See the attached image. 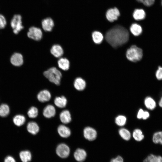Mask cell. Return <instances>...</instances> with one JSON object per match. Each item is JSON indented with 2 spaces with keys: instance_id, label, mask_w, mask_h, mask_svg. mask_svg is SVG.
I'll list each match as a JSON object with an SVG mask.
<instances>
[{
  "instance_id": "obj_32",
  "label": "cell",
  "mask_w": 162,
  "mask_h": 162,
  "mask_svg": "<svg viewBox=\"0 0 162 162\" xmlns=\"http://www.w3.org/2000/svg\"><path fill=\"white\" fill-rule=\"evenodd\" d=\"M27 114L29 117L31 118H35L38 114V109L36 107L32 106L29 109Z\"/></svg>"
},
{
  "instance_id": "obj_24",
  "label": "cell",
  "mask_w": 162,
  "mask_h": 162,
  "mask_svg": "<svg viewBox=\"0 0 162 162\" xmlns=\"http://www.w3.org/2000/svg\"><path fill=\"white\" fill-rule=\"evenodd\" d=\"M143 162H162V157L151 154L144 159Z\"/></svg>"
},
{
  "instance_id": "obj_8",
  "label": "cell",
  "mask_w": 162,
  "mask_h": 162,
  "mask_svg": "<svg viewBox=\"0 0 162 162\" xmlns=\"http://www.w3.org/2000/svg\"><path fill=\"white\" fill-rule=\"evenodd\" d=\"M84 137L88 140L92 141L94 140L96 138L97 133L93 128L88 127L85 128L83 130Z\"/></svg>"
},
{
  "instance_id": "obj_35",
  "label": "cell",
  "mask_w": 162,
  "mask_h": 162,
  "mask_svg": "<svg viewBox=\"0 0 162 162\" xmlns=\"http://www.w3.org/2000/svg\"><path fill=\"white\" fill-rule=\"evenodd\" d=\"M139 2L142 3L144 5L149 6L152 5L154 3L155 0H136Z\"/></svg>"
},
{
  "instance_id": "obj_37",
  "label": "cell",
  "mask_w": 162,
  "mask_h": 162,
  "mask_svg": "<svg viewBox=\"0 0 162 162\" xmlns=\"http://www.w3.org/2000/svg\"><path fill=\"white\" fill-rule=\"evenodd\" d=\"M110 162H124V160L121 156H118L111 159Z\"/></svg>"
},
{
  "instance_id": "obj_36",
  "label": "cell",
  "mask_w": 162,
  "mask_h": 162,
  "mask_svg": "<svg viewBox=\"0 0 162 162\" xmlns=\"http://www.w3.org/2000/svg\"><path fill=\"white\" fill-rule=\"evenodd\" d=\"M155 75L157 79L159 80H162V67H159L156 71Z\"/></svg>"
},
{
  "instance_id": "obj_41",
  "label": "cell",
  "mask_w": 162,
  "mask_h": 162,
  "mask_svg": "<svg viewBox=\"0 0 162 162\" xmlns=\"http://www.w3.org/2000/svg\"><path fill=\"white\" fill-rule=\"evenodd\" d=\"M159 104V106L162 107V97L161 98L160 100Z\"/></svg>"
},
{
  "instance_id": "obj_2",
  "label": "cell",
  "mask_w": 162,
  "mask_h": 162,
  "mask_svg": "<svg viewBox=\"0 0 162 162\" xmlns=\"http://www.w3.org/2000/svg\"><path fill=\"white\" fill-rule=\"evenodd\" d=\"M44 76L50 82L59 85L62 77L61 71L55 67L50 68L44 72Z\"/></svg>"
},
{
  "instance_id": "obj_34",
  "label": "cell",
  "mask_w": 162,
  "mask_h": 162,
  "mask_svg": "<svg viewBox=\"0 0 162 162\" xmlns=\"http://www.w3.org/2000/svg\"><path fill=\"white\" fill-rule=\"evenodd\" d=\"M7 24V21L5 17L0 14V29L4 28Z\"/></svg>"
},
{
  "instance_id": "obj_5",
  "label": "cell",
  "mask_w": 162,
  "mask_h": 162,
  "mask_svg": "<svg viewBox=\"0 0 162 162\" xmlns=\"http://www.w3.org/2000/svg\"><path fill=\"white\" fill-rule=\"evenodd\" d=\"M27 35L29 38L38 41L40 40L42 38L43 33L40 28L32 26L29 29Z\"/></svg>"
},
{
  "instance_id": "obj_10",
  "label": "cell",
  "mask_w": 162,
  "mask_h": 162,
  "mask_svg": "<svg viewBox=\"0 0 162 162\" xmlns=\"http://www.w3.org/2000/svg\"><path fill=\"white\" fill-rule=\"evenodd\" d=\"M50 52L54 57L59 58L62 57L64 53L62 47L58 44L53 45L51 48Z\"/></svg>"
},
{
  "instance_id": "obj_27",
  "label": "cell",
  "mask_w": 162,
  "mask_h": 162,
  "mask_svg": "<svg viewBox=\"0 0 162 162\" xmlns=\"http://www.w3.org/2000/svg\"><path fill=\"white\" fill-rule=\"evenodd\" d=\"M26 121L25 116L21 115L15 116L13 118L14 123L18 126H20L24 124Z\"/></svg>"
},
{
  "instance_id": "obj_22",
  "label": "cell",
  "mask_w": 162,
  "mask_h": 162,
  "mask_svg": "<svg viewBox=\"0 0 162 162\" xmlns=\"http://www.w3.org/2000/svg\"><path fill=\"white\" fill-rule=\"evenodd\" d=\"M19 155L20 159L22 162H29L31 160L32 154L28 150L21 151Z\"/></svg>"
},
{
  "instance_id": "obj_33",
  "label": "cell",
  "mask_w": 162,
  "mask_h": 162,
  "mask_svg": "<svg viewBox=\"0 0 162 162\" xmlns=\"http://www.w3.org/2000/svg\"><path fill=\"white\" fill-rule=\"evenodd\" d=\"M126 121V118L125 116L122 115H119L116 117L115 122L116 124L119 126L124 125Z\"/></svg>"
},
{
  "instance_id": "obj_38",
  "label": "cell",
  "mask_w": 162,
  "mask_h": 162,
  "mask_svg": "<svg viewBox=\"0 0 162 162\" xmlns=\"http://www.w3.org/2000/svg\"><path fill=\"white\" fill-rule=\"evenodd\" d=\"M4 162H16V161L12 157L10 156H8L4 159Z\"/></svg>"
},
{
  "instance_id": "obj_21",
  "label": "cell",
  "mask_w": 162,
  "mask_h": 162,
  "mask_svg": "<svg viewBox=\"0 0 162 162\" xmlns=\"http://www.w3.org/2000/svg\"><path fill=\"white\" fill-rule=\"evenodd\" d=\"M146 13L142 9H136L134 11L133 16L134 18L136 20H142L146 17Z\"/></svg>"
},
{
  "instance_id": "obj_31",
  "label": "cell",
  "mask_w": 162,
  "mask_h": 162,
  "mask_svg": "<svg viewBox=\"0 0 162 162\" xmlns=\"http://www.w3.org/2000/svg\"><path fill=\"white\" fill-rule=\"evenodd\" d=\"M152 140L155 144H162V132L155 133L153 136Z\"/></svg>"
},
{
  "instance_id": "obj_14",
  "label": "cell",
  "mask_w": 162,
  "mask_h": 162,
  "mask_svg": "<svg viewBox=\"0 0 162 162\" xmlns=\"http://www.w3.org/2000/svg\"><path fill=\"white\" fill-rule=\"evenodd\" d=\"M54 26V22L52 19L50 18H46L42 22V28L46 32L51 31Z\"/></svg>"
},
{
  "instance_id": "obj_12",
  "label": "cell",
  "mask_w": 162,
  "mask_h": 162,
  "mask_svg": "<svg viewBox=\"0 0 162 162\" xmlns=\"http://www.w3.org/2000/svg\"><path fill=\"white\" fill-rule=\"evenodd\" d=\"M37 97L38 100L41 102H44L49 101L51 98L50 92L47 90H43L38 94Z\"/></svg>"
},
{
  "instance_id": "obj_19",
  "label": "cell",
  "mask_w": 162,
  "mask_h": 162,
  "mask_svg": "<svg viewBox=\"0 0 162 162\" xmlns=\"http://www.w3.org/2000/svg\"><path fill=\"white\" fill-rule=\"evenodd\" d=\"M27 129L29 133L33 135L36 134L39 130L38 125L36 122H29L28 124Z\"/></svg>"
},
{
  "instance_id": "obj_4",
  "label": "cell",
  "mask_w": 162,
  "mask_h": 162,
  "mask_svg": "<svg viewBox=\"0 0 162 162\" xmlns=\"http://www.w3.org/2000/svg\"><path fill=\"white\" fill-rule=\"evenodd\" d=\"M10 26L14 34H18L23 28L22 25V18L19 14H15L13 17L11 21Z\"/></svg>"
},
{
  "instance_id": "obj_15",
  "label": "cell",
  "mask_w": 162,
  "mask_h": 162,
  "mask_svg": "<svg viewBox=\"0 0 162 162\" xmlns=\"http://www.w3.org/2000/svg\"><path fill=\"white\" fill-rule=\"evenodd\" d=\"M56 111L55 107L51 105L46 106L44 109L43 114L46 118H50L54 117L56 114Z\"/></svg>"
},
{
  "instance_id": "obj_23",
  "label": "cell",
  "mask_w": 162,
  "mask_h": 162,
  "mask_svg": "<svg viewBox=\"0 0 162 162\" xmlns=\"http://www.w3.org/2000/svg\"><path fill=\"white\" fill-rule=\"evenodd\" d=\"M130 30L132 34L134 36H138L141 34L142 29L139 25L136 23H134L131 26Z\"/></svg>"
},
{
  "instance_id": "obj_29",
  "label": "cell",
  "mask_w": 162,
  "mask_h": 162,
  "mask_svg": "<svg viewBox=\"0 0 162 162\" xmlns=\"http://www.w3.org/2000/svg\"><path fill=\"white\" fill-rule=\"evenodd\" d=\"M119 133L121 136L125 140H128L130 138V133L127 129L124 128L120 129L119 130Z\"/></svg>"
},
{
  "instance_id": "obj_16",
  "label": "cell",
  "mask_w": 162,
  "mask_h": 162,
  "mask_svg": "<svg viewBox=\"0 0 162 162\" xmlns=\"http://www.w3.org/2000/svg\"><path fill=\"white\" fill-rule=\"evenodd\" d=\"M74 86L75 88L79 91L83 90L86 86L85 80L80 77L76 78L74 82Z\"/></svg>"
},
{
  "instance_id": "obj_13",
  "label": "cell",
  "mask_w": 162,
  "mask_h": 162,
  "mask_svg": "<svg viewBox=\"0 0 162 162\" xmlns=\"http://www.w3.org/2000/svg\"><path fill=\"white\" fill-rule=\"evenodd\" d=\"M57 64L58 68L64 71L68 70L70 67V62L66 58L61 57L59 58Z\"/></svg>"
},
{
  "instance_id": "obj_6",
  "label": "cell",
  "mask_w": 162,
  "mask_h": 162,
  "mask_svg": "<svg viewBox=\"0 0 162 162\" xmlns=\"http://www.w3.org/2000/svg\"><path fill=\"white\" fill-rule=\"evenodd\" d=\"M70 151L69 146L63 143L59 144L56 149V154L58 157L62 158H67L69 155Z\"/></svg>"
},
{
  "instance_id": "obj_25",
  "label": "cell",
  "mask_w": 162,
  "mask_h": 162,
  "mask_svg": "<svg viewBox=\"0 0 162 162\" xmlns=\"http://www.w3.org/2000/svg\"><path fill=\"white\" fill-rule=\"evenodd\" d=\"M92 37L94 42L96 44H99L102 41L104 37L102 34L100 32L95 31L93 32Z\"/></svg>"
},
{
  "instance_id": "obj_18",
  "label": "cell",
  "mask_w": 162,
  "mask_h": 162,
  "mask_svg": "<svg viewBox=\"0 0 162 162\" xmlns=\"http://www.w3.org/2000/svg\"><path fill=\"white\" fill-rule=\"evenodd\" d=\"M59 116L61 122L64 124L68 123L71 120V114L68 110H65L62 111L61 112Z\"/></svg>"
},
{
  "instance_id": "obj_40",
  "label": "cell",
  "mask_w": 162,
  "mask_h": 162,
  "mask_svg": "<svg viewBox=\"0 0 162 162\" xmlns=\"http://www.w3.org/2000/svg\"><path fill=\"white\" fill-rule=\"evenodd\" d=\"M149 116V112L146 111H144V114L142 118L143 119H146Z\"/></svg>"
},
{
  "instance_id": "obj_39",
  "label": "cell",
  "mask_w": 162,
  "mask_h": 162,
  "mask_svg": "<svg viewBox=\"0 0 162 162\" xmlns=\"http://www.w3.org/2000/svg\"><path fill=\"white\" fill-rule=\"evenodd\" d=\"M144 111L142 109H140L137 113V118L139 119H141L142 118Z\"/></svg>"
},
{
  "instance_id": "obj_17",
  "label": "cell",
  "mask_w": 162,
  "mask_h": 162,
  "mask_svg": "<svg viewBox=\"0 0 162 162\" xmlns=\"http://www.w3.org/2000/svg\"><path fill=\"white\" fill-rule=\"evenodd\" d=\"M58 132L62 137L66 138L69 137L71 134L70 129L64 125H60L58 128Z\"/></svg>"
},
{
  "instance_id": "obj_7",
  "label": "cell",
  "mask_w": 162,
  "mask_h": 162,
  "mask_svg": "<svg viewBox=\"0 0 162 162\" xmlns=\"http://www.w3.org/2000/svg\"><path fill=\"white\" fill-rule=\"evenodd\" d=\"M120 15L119 11L116 8L108 9L106 13V18L110 22H113L117 20Z\"/></svg>"
},
{
  "instance_id": "obj_28",
  "label": "cell",
  "mask_w": 162,
  "mask_h": 162,
  "mask_svg": "<svg viewBox=\"0 0 162 162\" xmlns=\"http://www.w3.org/2000/svg\"><path fill=\"white\" fill-rule=\"evenodd\" d=\"M10 108L8 105L6 104H2L0 105V116L5 117L9 113Z\"/></svg>"
},
{
  "instance_id": "obj_11",
  "label": "cell",
  "mask_w": 162,
  "mask_h": 162,
  "mask_svg": "<svg viewBox=\"0 0 162 162\" xmlns=\"http://www.w3.org/2000/svg\"><path fill=\"white\" fill-rule=\"evenodd\" d=\"M75 159L79 162H82L86 158L87 153L83 149L78 148L76 150L74 154Z\"/></svg>"
},
{
  "instance_id": "obj_30",
  "label": "cell",
  "mask_w": 162,
  "mask_h": 162,
  "mask_svg": "<svg viewBox=\"0 0 162 162\" xmlns=\"http://www.w3.org/2000/svg\"><path fill=\"white\" fill-rule=\"evenodd\" d=\"M134 139L136 141H140L144 138V136L142 131L139 129H136L134 130L133 134Z\"/></svg>"
},
{
  "instance_id": "obj_26",
  "label": "cell",
  "mask_w": 162,
  "mask_h": 162,
  "mask_svg": "<svg viewBox=\"0 0 162 162\" xmlns=\"http://www.w3.org/2000/svg\"><path fill=\"white\" fill-rule=\"evenodd\" d=\"M144 104L146 107L151 110L154 109L156 106L155 102L150 97H147L145 99Z\"/></svg>"
},
{
  "instance_id": "obj_1",
  "label": "cell",
  "mask_w": 162,
  "mask_h": 162,
  "mask_svg": "<svg viewBox=\"0 0 162 162\" xmlns=\"http://www.w3.org/2000/svg\"><path fill=\"white\" fill-rule=\"evenodd\" d=\"M129 38V33L128 30L119 25L116 26L109 30L105 36L106 41L114 47L124 44L127 42Z\"/></svg>"
},
{
  "instance_id": "obj_42",
  "label": "cell",
  "mask_w": 162,
  "mask_h": 162,
  "mask_svg": "<svg viewBox=\"0 0 162 162\" xmlns=\"http://www.w3.org/2000/svg\"><path fill=\"white\" fill-rule=\"evenodd\" d=\"M161 0V4H162V0Z\"/></svg>"
},
{
  "instance_id": "obj_3",
  "label": "cell",
  "mask_w": 162,
  "mask_h": 162,
  "mask_svg": "<svg viewBox=\"0 0 162 162\" xmlns=\"http://www.w3.org/2000/svg\"><path fill=\"white\" fill-rule=\"evenodd\" d=\"M143 56L142 50L136 45H133L127 51L126 56L130 61L136 62L141 60Z\"/></svg>"
},
{
  "instance_id": "obj_9",
  "label": "cell",
  "mask_w": 162,
  "mask_h": 162,
  "mask_svg": "<svg viewBox=\"0 0 162 162\" xmlns=\"http://www.w3.org/2000/svg\"><path fill=\"white\" fill-rule=\"evenodd\" d=\"M10 62L12 65L15 66L19 67L21 66L23 63L22 55L19 53H14L10 57Z\"/></svg>"
},
{
  "instance_id": "obj_20",
  "label": "cell",
  "mask_w": 162,
  "mask_h": 162,
  "mask_svg": "<svg viewBox=\"0 0 162 162\" xmlns=\"http://www.w3.org/2000/svg\"><path fill=\"white\" fill-rule=\"evenodd\" d=\"M67 102V100L64 96L57 97L55 98L54 100L55 105L60 108H63L65 107Z\"/></svg>"
}]
</instances>
